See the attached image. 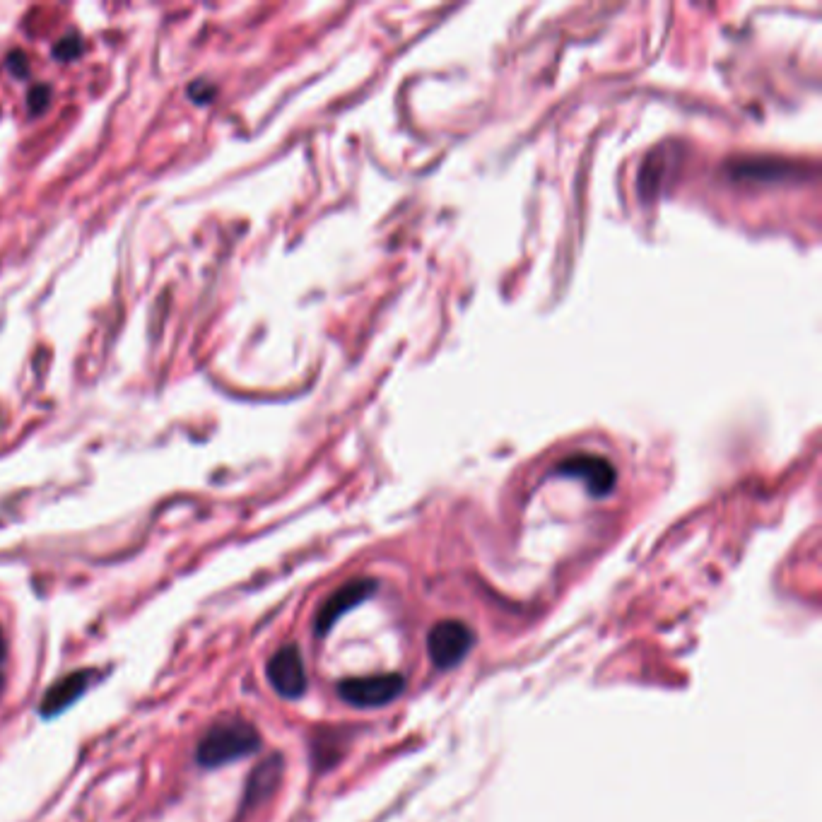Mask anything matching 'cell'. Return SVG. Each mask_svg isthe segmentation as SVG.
<instances>
[{"mask_svg":"<svg viewBox=\"0 0 822 822\" xmlns=\"http://www.w3.org/2000/svg\"><path fill=\"white\" fill-rule=\"evenodd\" d=\"M261 745V736L246 721H225L215 724L201 738L196 750L198 765L203 767H225L234 760L254 755Z\"/></svg>","mask_w":822,"mask_h":822,"instance_id":"1","label":"cell"},{"mask_svg":"<svg viewBox=\"0 0 822 822\" xmlns=\"http://www.w3.org/2000/svg\"><path fill=\"white\" fill-rule=\"evenodd\" d=\"M473 639V630L466 622L442 620L430 630L427 651H430V659L439 671H449V668L459 666L466 659L473 647Z\"/></svg>","mask_w":822,"mask_h":822,"instance_id":"2","label":"cell"},{"mask_svg":"<svg viewBox=\"0 0 822 822\" xmlns=\"http://www.w3.org/2000/svg\"><path fill=\"white\" fill-rule=\"evenodd\" d=\"M403 675L384 673V675H367V678H348L338 685V695L352 707L372 709L384 707L396 700L403 692Z\"/></svg>","mask_w":822,"mask_h":822,"instance_id":"3","label":"cell"},{"mask_svg":"<svg viewBox=\"0 0 822 822\" xmlns=\"http://www.w3.org/2000/svg\"><path fill=\"white\" fill-rule=\"evenodd\" d=\"M268 680L275 692L287 700H297L307 690V671H304L302 654L295 644H285L283 649L275 651L273 659L268 661Z\"/></svg>","mask_w":822,"mask_h":822,"instance_id":"4","label":"cell"},{"mask_svg":"<svg viewBox=\"0 0 822 822\" xmlns=\"http://www.w3.org/2000/svg\"><path fill=\"white\" fill-rule=\"evenodd\" d=\"M374 593H377V581L374 579H355L340 586L338 591H333L331 596L326 598L324 606L319 608V615H316L314 622L316 634L324 637V634L331 632V627L340 620V615H345L348 610L360 606L367 598H372Z\"/></svg>","mask_w":822,"mask_h":822,"instance_id":"5","label":"cell"},{"mask_svg":"<svg viewBox=\"0 0 822 822\" xmlns=\"http://www.w3.org/2000/svg\"><path fill=\"white\" fill-rule=\"evenodd\" d=\"M562 475H574L581 478L593 495H608L615 485V468L603 459V456L591 454H577L572 459H565L557 466Z\"/></svg>","mask_w":822,"mask_h":822,"instance_id":"6","label":"cell"},{"mask_svg":"<svg viewBox=\"0 0 822 822\" xmlns=\"http://www.w3.org/2000/svg\"><path fill=\"white\" fill-rule=\"evenodd\" d=\"M92 675H95L92 671H78L51 685V688L46 690V695L41 697L39 714L46 716V719H54V716L66 712L68 707H73V702L80 700L87 692V688H90Z\"/></svg>","mask_w":822,"mask_h":822,"instance_id":"7","label":"cell"},{"mask_svg":"<svg viewBox=\"0 0 822 822\" xmlns=\"http://www.w3.org/2000/svg\"><path fill=\"white\" fill-rule=\"evenodd\" d=\"M80 51H82V39L78 37V34H68L66 39H61L54 46V56L58 58V61H73V58H78Z\"/></svg>","mask_w":822,"mask_h":822,"instance_id":"8","label":"cell"},{"mask_svg":"<svg viewBox=\"0 0 822 822\" xmlns=\"http://www.w3.org/2000/svg\"><path fill=\"white\" fill-rule=\"evenodd\" d=\"M51 104V87L49 85H37L29 90V111L32 114H41L46 107Z\"/></svg>","mask_w":822,"mask_h":822,"instance_id":"9","label":"cell"},{"mask_svg":"<svg viewBox=\"0 0 822 822\" xmlns=\"http://www.w3.org/2000/svg\"><path fill=\"white\" fill-rule=\"evenodd\" d=\"M189 95H191L193 102H198V104H208L210 99L215 97V87L210 85V82L198 80V82H193V85L189 87Z\"/></svg>","mask_w":822,"mask_h":822,"instance_id":"10","label":"cell"},{"mask_svg":"<svg viewBox=\"0 0 822 822\" xmlns=\"http://www.w3.org/2000/svg\"><path fill=\"white\" fill-rule=\"evenodd\" d=\"M8 66H10V70H13V73L17 75V78H25V75L29 73V61H27V56H25V54H20V51H13V54H10V58H8Z\"/></svg>","mask_w":822,"mask_h":822,"instance_id":"11","label":"cell"},{"mask_svg":"<svg viewBox=\"0 0 822 822\" xmlns=\"http://www.w3.org/2000/svg\"><path fill=\"white\" fill-rule=\"evenodd\" d=\"M5 656V644H3V634H0V661H3Z\"/></svg>","mask_w":822,"mask_h":822,"instance_id":"12","label":"cell"},{"mask_svg":"<svg viewBox=\"0 0 822 822\" xmlns=\"http://www.w3.org/2000/svg\"><path fill=\"white\" fill-rule=\"evenodd\" d=\"M0 692H3V678H0Z\"/></svg>","mask_w":822,"mask_h":822,"instance_id":"13","label":"cell"}]
</instances>
